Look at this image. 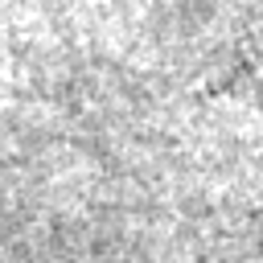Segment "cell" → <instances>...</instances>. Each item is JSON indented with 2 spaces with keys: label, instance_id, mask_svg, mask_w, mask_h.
<instances>
[]
</instances>
